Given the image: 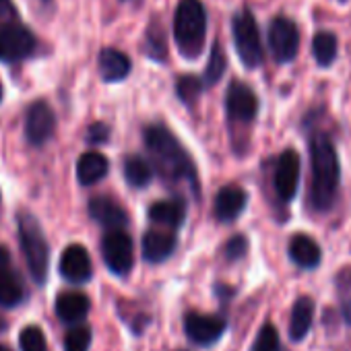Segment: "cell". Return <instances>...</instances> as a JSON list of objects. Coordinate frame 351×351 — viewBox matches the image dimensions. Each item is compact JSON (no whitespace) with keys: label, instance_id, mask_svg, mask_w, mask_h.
I'll use <instances>...</instances> for the list:
<instances>
[{"label":"cell","instance_id":"6da1fadb","mask_svg":"<svg viewBox=\"0 0 351 351\" xmlns=\"http://www.w3.org/2000/svg\"><path fill=\"white\" fill-rule=\"evenodd\" d=\"M145 145L151 153V165L159 178L167 184H186L195 195H199L197 167L189 151L180 145L165 126L151 124L145 128Z\"/></svg>","mask_w":351,"mask_h":351},{"label":"cell","instance_id":"7a4b0ae2","mask_svg":"<svg viewBox=\"0 0 351 351\" xmlns=\"http://www.w3.org/2000/svg\"><path fill=\"white\" fill-rule=\"evenodd\" d=\"M310 165H312L310 201L316 211H328L335 205L341 184L339 155L328 136L316 134L310 141Z\"/></svg>","mask_w":351,"mask_h":351},{"label":"cell","instance_id":"3957f363","mask_svg":"<svg viewBox=\"0 0 351 351\" xmlns=\"http://www.w3.org/2000/svg\"><path fill=\"white\" fill-rule=\"evenodd\" d=\"M173 38L184 58L201 56L207 38V11L201 0H180L173 15Z\"/></svg>","mask_w":351,"mask_h":351},{"label":"cell","instance_id":"277c9868","mask_svg":"<svg viewBox=\"0 0 351 351\" xmlns=\"http://www.w3.org/2000/svg\"><path fill=\"white\" fill-rule=\"evenodd\" d=\"M19 242L32 277L36 279V283H44L48 275L50 248L38 221L29 213H21L19 217Z\"/></svg>","mask_w":351,"mask_h":351},{"label":"cell","instance_id":"5b68a950","mask_svg":"<svg viewBox=\"0 0 351 351\" xmlns=\"http://www.w3.org/2000/svg\"><path fill=\"white\" fill-rule=\"evenodd\" d=\"M232 36L236 42V52L246 69H256L263 62V42L258 23L250 9H242L232 21Z\"/></svg>","mask_w":351,"mask_h":351},{"label":"cell","instance_id":"8992f818","mask_svg":"<svg viewBox=\"0 0 351 351\" xmlns=\"http://www.w3.org/2000/svg\"><path fill=\"white\" fill-rule=\"evenodd\" d=\"M101 256L114 275H126L134 265V248L130 236L122 230L108 232L101 240Z\"/></svg>","mask_w":351,"mask_h":351},{"label":"cell","instance_id":"52a82bcc","mask_svg":"<svg viewBox=\"0 0 351 351\" xmlns=\"http://www.w3.org/2000/svg\"><path fill=\"white\" fill-rule=\"evenodd\" d=\"M269 48L277 62H291L300 48V29L287 17H275L269 25Z\"/></svg>","mask_w":351,"mask_h":351},{"label":"cell","instance_id":"ba28073f","mask_svg":"<svg viewBox=\"0 0 351 351\" xmlns=\"http://www.w3.org/2000/svg\"><path fill=\"white\" fill-rule=\"evenodd\" d=\"M36 50V38L27 27L5 23L0 25V60L17 62L32 56Z\"/></svg>","mask_w":351,"mask_h":351},{"label":"cell","instance_id":"9c48e42d","mask_svg":"<svg viewBox=\"0 0 351 351\" xmlns=\"http://www.w3.org/2000/svg\"><path fill=\"white\" fill-rule=\"evenodd\" d=\"M184 330L193 343L207 347V345H213L221 339V335L226 330V320L221 316H215V314L191 312L184 318Z\"/></svg>","mask_w":351,"mask_h":351},{"label":"cell","instance_id":"30bf717a","mask_svg":"<svg viewBox=\"0 0 351 351\" xmlns=\"http://www.w3.org/2000/svg\"><path fill=\"white\" fill-rule=\"evenodd\" d=\"M226 110L236 122H252L258 112V97L246 83L234 81L226 93Z\"/></svg>","mask_w":351,"mask_h":351},{"label":"cell","instance_id":"8fae6325","mask_svg":"<svg viewBox=\"0 0 351 351\" xmlns=\"http://www.w3.org/2000/svg\"><path fill=\"white\" fill-rule=\"evenodd\" d=\"M300 184V157L293 149L279 155L275 165V191L281 201H291Z\"/></svg>","mask_w":351,"mask_h":351},{"label":"cell","instance_id":"7c38bea8","mask_svg":"<svg viewBox=\"0 0 351 351\" xmlns=\"http://www.w3.org/2000/svg\"><path fill=\"white\" fill-rule=\"evenodd\" d=\"M56 128V116L46 101H36L27 110L25 118V134L32 145H44Z\"/></svg>","mask_w":351,"mask_h":351},{"label":"cell","instance_id":"4fadbf2b","mask_svg":"<svg viewBox=\"0 0 351 351\" xmlns=\"http://www.w3.org/2000/svg\"><path fill=\"white\" fill-rule=\"evenodd\" d=\"M60 275L69 283H85L93 275L91 258L85 246L81 244H71L60 258Z\"/></svg>","mask_w":351,"mask_h":351},{"label":"cell","instance_id":"5bb4252c","mask_svg":"<svg viewBox=\"0 0 351 351\" xmlns=\"http://www.w3.org/2000/svg\"><path fill=\"white\" fill-rule=\"evenodd\" d=\"M246 203H248V195L244 189L236 184L223 186L215 197V217L221 223H232L246 209Z\"/></svg>","mask_w":351,"mask_h":351},{"label":"cell","instance_id":"9a60e30c","mask_svg":"<svg viewBox=\"0 0 351 351\" xmlns=\"http://www.w3.org/2000/svg\"><path fill=\"white\" fill-rule=\"evenodd\" d=\"M89 215L101 223L104 228H108L110 232L114 230H122L128 223V215L126 211L110 197H93L89 201Z\"/></svg>","mask_w":351,"mask_h":351},{"label":"cell","instance_id":"2e32d148","mask_svg":"<svg viewBox=\"0 0 351 351\" xmlns=\"http://www.w3.org/2000/svg\"><path fill=\"white\" fill-rule=\"evenodd\" d=\"M149 219L153 223L178 230L184 226L186 221V201L176 197V199H165V201H157L155 205L149 207Z\"/></svg>","mask_w":351,"mask_h":351},{"label":"cell","instance_id":"e0dca14e","mask_svg":"<svg viewBox=\"0 0 351 351\" xmlns=\"http://www.w3.org/2000/svg\"><path fill=\"white\" fill-rule=\"evenodd\" d=\"M176 250V236L163 230H151L143 236V256L147 263L159 265Z\"/></svg>","mask_w":351,"mask_h":351},{"label":"cell","instance_id":"ac0fdd59","mask_svg":"<svg viewBox=\"0 0 351 351\" xmlns=\"http://www.w3.org/2000/svg\"><path fill=\"white\" fill-rule=\"evenodd\" d=\"M99 73L108 83L122 81L130 73V58L116 48H106L99 52Z\"/></svg>","mask_w":351,"mask_h":351},{"label":"cell","instance_id":"d6986e66","mask_svg":"<svg viewBox=\"0 0 351 351\" xmlns=\"http://www.w3.org/2000/svg\"><path fill=\"white\" fill-rule=\"evenodd\" d=\"M108 167H110V163H108L106 155H101L97 151H87L79 157L77 178L83 186H91V184L99 182L101 178H106Z\"/></svg>","mask_w":351,"mask_h":351},{"label":"cell","instance_id":"ffe728a7","mask_svg":"<svg viewBox=\"0 0 351 351\" xmlns=\"http://www.w3.org/2000/svg\"><path fill=\"white\" fill-rule=\"evenodd\" d=\"M91 304L85 293L79 291H64L56 300V314L62 322H79L87 316Z\"/></svg>","mask_w":351,"mask_h":351},{"label":"cell","instance_id":"44dd1931","mask_svg":"<svg viewBox=\"0 0 351 351\" xmlns=\"http://www.w3.org/2000/svg\"><path fill=\"white\" fill-rule=\"evenodd\" d=\"M289 258L302 269H314L320 263V246L306 234H295L289 242Z\"/></svg>","mask_w":351,"mask_h":351},{"label":"cell","instance_id":"7402d4cb","mask_svg":"<svg viewBox=\"0 0 351 351\" xmlns=\"http://www.w3.org/2000/svg\"><path fill=\"white\" fill-rule=\"evenodd\" d=\"M312 316H314V302L308 295L298 298L291 310V318H289V337L293 341H302L308 335Z\"/></svg>","mask_w":351,"mask_h":351},{"label":"cell","instance_id":"603a6c76","mask_svg":"<svg viewBox=\"0 0 351 351\" xmlns=\"http://www.w3.org/2000/svg\"><path fill=\"white\" fill-rule=\"evenodd\" d=\"M124 178L134 189H145L153 178V165L141 155H130L124 159Z\"/></svg>","mask_w":351,"mask_h":351},{"label":"cell","instance_id":"cb8c5ba5","mask_svg":"<svg viewBox=\"0 0 351 351\" xmlns=\"http://www.w3.org/2000/svg\"><path fill=\"white\" fill-rule=\"evenodd\" d=\"M145 52L157 62H165L167 58V44H165V34L159 23V19L149 21L147 34H145Z\"/></svg>","mask_w":351,"mask_h":351},{"label":"cell","instance_id":"d4e9b609","mask_svg":"<svg viewBox=\"0 0 351 351\" xmlns=\"http://www.w3.org/2000/svg\"><path fill=\"white\" fill-rule=\"evenodd\" d=\"M21 300H23V287L19 277L7 267H0V304L11 308L17 306Z\"/></svg>","mask_w":351,"mask_h":351},{"label":"cell","instance_id":"484cf974","mask_svg":"<svg viewBox=\"0 0 351 351\" xmlns=\"http://www.w3.org/2000/svg\"><path fill=\"white\" fill-rule=\"evenodd\" d=\"M312 54L320 66H328L337 58V38L328 32H320L312 40Z\"/></svg>","mask_w":351,"mask_h":351},{"label":"cell","instance_id":"4316f807","mask_svg":"<svg viewBox=\"0 0 351 351\" xmlns=\"http://www.w3.org/2000/svg\"><path fill=\"white\" fill-rule=\"evenodd\" d=\"M223 71H226V52H223L221 44L215 42V46H213V50H211V58H209L207 69H205V75H203V83H205L207 87L215 85V83L221 79Z\"/></svg>","mask_w":351,"mask_h":351},{"label":"cell","instance_id":"83f0119b","mask_svg":"<svg viewBox=\"0 0 351 351\" xmlns=\"http://www.w3.org/2000/svg\"><path fill=\"white\" fill-rule=\"evenodd\" d=\"M203 79L195 77V75H184L178 79V83H176V93H178V97L184 101V104H195L203 91Z\"/></svg>","mask_w":351,"mask_h":351},{"label":"cell","instance_id":"f1b7e54d","mask_svg":"<svg viewBox=\"0 0 351 351\" xmlns=\"http://www.w3.org/2000/svg\"><path fill=\"white\" fill-rule=\"evenodd\" d=\"M252 351H285L281 347V341H279V332L275 328V324L267 322L261 326L258 335H256V341L252 345Z\"/></svg>","mask_w":351,"mask_h":351},{"label":"cell","instance_id":"f546056e","mask_svg":"<svg viewBox=\"0 0 351 351\" xmlns=\"http://www.w3.org/2000/svg\"><path fill=\"white\" fill-rule=\"evenodd\" d=\"M91 345V328L75 326L64 337V351H89Z\"/></svg>","mask_w":351,"mask_h":351},{"label":"cell","instance_id":"4dcf8cb0","mask_svg":"<svg viewBox=\"0 0 351 351\" xmlns=\"http://www.w3.org/2000/svg\"><path fill=\"white\" fill-rule=\"evenodd\" d=\"M19 345L21 351H48L46 347V337L40 326H25L19 335Z\"/></svg>","mask_w":351,"mask_h":351},{"label":"cell","instance_id":"1f68e13d","mask_svg":"<svg viewBox=\"0 0 351 351\" xmlns=\"http://www.w3.org/2000/svg\"><path fill=\"white\" fill-rule=\"evenodd\" d=\"M246 250H248V242H246L244 236H234V238L226 244V248H223L228 261H238V258H242V256L246 254Z\"/></svg>","mask_w":351,"mask_h":351},{"label":"cell","instance_id":"d6a6232c","mask_svg":"<svg viewBox=\"0 0 351 351\" xmlns=\"http://www.w3.org/2000/svg\"><path fill=\"white\" fill-rule=\"evenodd\" d=\"M108 134H110V128L106 124H101V122H95L87 130V141L93 143V145H99V143L108 141Z\"/></svg>","mask_w":351,"mask_h":351},{"label":"cell","instance_id":"836d02e7","mask_svg":"<svg viewBox=\"0 0 351 351\" xmlns=\"http://www.w3.org/2000/svg\"><path fill=\"white\" fill-rule=\"evenodd\" d=\"M15 17V9L11 5V0H0V21Z\"/></svg>","mask_w":351,"mask_h":351},{"label":"cell","instance_id":"e575fe53","mask_svg":"<svg viewBox=\"0 0 351 351\" xmlns=\"http://www.w3.org/2000/svg\"><path fill=\"white\" fill-rule=\"evenodd\" d=\"M343 316L347 322H351V300H345L343 302Z\"/></svg>","mask_w":351,"mask_h":351},{"label":"cell","instance_id":"d590c367","mask_svg":"<svg viewBox=\"0 0 351 351\" xmlns=\"http://www.w3.org/2000/svg\"><path fill=\"white\" fill-rule=\"evenodd\" d=\"M5 326H7V322H5L3 318H0V330H5Z\"/></svg>","mask_w":351,"mask_h":351},{"label":"cell","instance_id":"8d00e7d4","mask_svg":"<svg viewBox=\"0 0 351 351\" xmlns=\"http://www.w3.org/2000/svg\"><path fill=\"white\" fill-rule=\"evenodd\" d=\"M0 351H11V349H7L5 345H0Z\"/></svg>","mask_w":351,"mask_h":351},{"label":"cell","instance_id":"74e56055","mask_svg":"<svg viewBox=\"0 0 351 351\" xmlns=\"http://www.w3.org/2000/svg\"><path fill=\"white\" fill-rule=\"evenodd\" d=\"M0 99H3V85H0Z\"/></svg>","mask_w":351,"mask_h":351}]
</instances>
